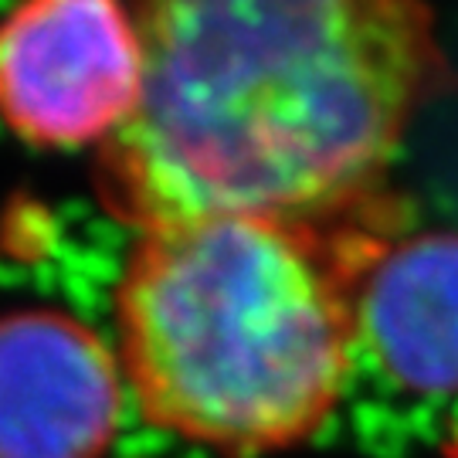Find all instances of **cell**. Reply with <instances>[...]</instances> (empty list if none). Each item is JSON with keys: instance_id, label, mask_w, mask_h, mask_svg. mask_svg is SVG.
<instances>
[{"instance_id": "obj_3", "label": "cell", "mask_w": 458, "mask_h": 458, "mask_svg": "<svg viewBox=\"0 0 458 458\" xmlns=\"http://www.w3.org/2000/svg\"><path fill=\"white\" fill-rule=\"evenodd\" d=\"M143 92L126 0H17L0 21V115L34 147H102Z\"/></svg>"}, {"instance_id": "obj_4", "label": "cell", "mask_w": 458, "mask_h": 458, "mask_svg": "<svg viewBox=\"0 0 458 458\" xmlns=\"http://www.w3.org/2000/svg\"><path fill=\"white\" fill-rule=\"evenodd\" d=\"M123 377L109 346L65 312L0 316V458H102Z\"/></svg>"}, {"instance_id": "obj_5", "label": "cell", "mask_w": 458, "mask_h": 458, "mask_svg": "<svg viewBox=\"0 0 458 458\" xmlns=\"http://www.w3.org/2000/svg\"><path fill=\"white\" fill-rule=\"evenodd\" d=\"M357 340L397 387L458 394V231L377 251L357 282Z\"/></svg>"}, {"instance_id": "obj_1", "label": "cell", "mask_w": 458, "mask_h": 458, "mask_svg": "<svg viewBox=\"0 0 458 458\" xmlns=\"http://www.w3.org/2000/svg\"><path fill=\"white\" fill-rule=\"evenodd\" d=\"M143 92L98 147L136 228L214 214H387L414 119L455 82L428 0H132Z\"/></svg>"}, {"instance_id": "obj_2", "label": "cell", "mask_w": 458, "mask_h": 458, "mask_svg": "<svg viewBox=\"0 0 458 458\" xmlns=\"http://www.w3.org/2000/svg\"><path fill=\"white\" fill-rule=\"evenodd\" d=\"M387 214H214L147 228L115 293L123 374L153 425L231 458L312 438L344 394L357 282Z\"/></svg>"}]
</instances>
